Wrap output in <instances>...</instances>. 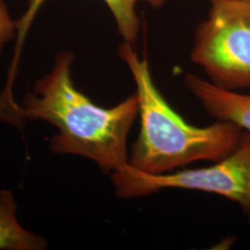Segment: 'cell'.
<instances>
[{
    "mask_svg": "<svg viewBox=\"0 0 250 250\" xmlns=\"http://www.w3.org/2000/svg\"><path fill=\"white\" fill-rule=\"evenodd\" d=\"M191 60L220 88H250V2L211 0L208 17L196 31Z\"/></svg>",
    "mask_w": 250,
    "mask_h": 250,
    "instance_id": "3957f363",
    "label": "cell"
},
{
    "mask_svg": "<svg viewBox=\"0 0 250 250\" xmlns=\"http://www.w3.org/2000/svg\"><path fill=\"white\" fill-rule=\"evenodd\" d=\"M16 33H18L17 23L11 18L6 3L0 0V55L4 45L15 37Z\"/></svg>",
    "mask_w": 250,
    "mask_h": 250,
    "instance_id": "52a82bcc",
    "label": "cell"
},
{
    "mask_svg": "<svg viewBox=\"0 0 250 250\" xmlns=\"http://www.w3.org/2000/svg\"><path fill=\"white\" fill-rule=\"evenodd\" d=\"M248 215H249V218H250V212Z\"/></svg>",
    "mask_w": 250,
    "mask_h": 250,
    "instance_id": "9c48e42d",
    "label": "cell"
},
{
    "mask_svg": "<svg viewBox=\"0 0 250 250\" xmlns=\"http://www.w3.org/2000/svg\"><path fill=\"white\" fill-rule=\"evenodd\" d=\"M117 197L124 199L150 196L163 189L202 191L226 197L250 212V134L243 133L239 146L214 165L150 174L135 170L128 163L112 171Z\"/></svg>",
    "mask_w": 250,
    "mask_h": 250,
    "instance_id": "277c9868",
    "label": "cell"
},
{
    "mask_svg": "<svg viewBox=\"0 0 250 250\" xmlns=\"http://www.w3.org/2000/svg\"><path fill=\"white\" fill-rule=\"evenodd\" d=\"M118 52L132 74L139 99L140 131L129 154L131 167L165 173L196 161H221L239 146L241 128L224 121L206 127L189 125L161 95L149 64L133 44L124 42Z\"/></svg>",
    "mask_w": 250,
    "mask_h": 250,
    "instance_id": "7a4b0ae2",
    "label": "cell"
},
{
    "mask_svg": "<svg viewBox=\"0 0 250 250\" xmlns=\"http://www.w3.org/2000/svg\"><path fill=\"white\" fill-rule=\"evenodd\" d=\"M73 54L60 53L52 71L36 82L22 105L17 104L5 122L22 127L27 120H41L57 127L51 151L77 155L114 171L128 162L127 142L139 115L136 93L112 107H100L77 89L71 75Z\"/></svg>",
    "mask_w": 250,
    "mask_h": 250,
    "instance_id": "6da1fadb",
    "label": "cell"
},
{
    "mask_svg": "<svg viewBox=\"0 0 250 250\" xmlns=\"http://www.w3.org/2000/svg\"><path fill=\"white\" fill-rule=\"evenodd\" d=\"M238 1H246V2H250V0H238Z\"/></svg>",
    "mask_w": 250,
    "mask_h": 250,
    "instance_id": "ba28073f",
    "label": "cell"
},
{
    "mask_svg": "<svg viewBox=\"0 0 250 250\" xmlns=\"http://www.w3.org/2000/svg\"><path fill=\"white\" fill-rule=\"evenodd\" d=\"M16 213L14 195L9 190H0V250H45V238L22 228Z\"/></svg>",
    "mask_w": 250,
    "mask_h": 250,
    "instance_id": "8992f818",
    "label": "cell"
},
{
    "mask_svg": "<svg viewBox=\"0 0 250 250\" xmlns=\"http://www.w3.org/2000/svg\"><path fill=\"white\" fill-rule=\"evenodd\" d=\"M185 85L208 115L229 122L250 134V95L220 88L196 74L185 76Z\"/></svg>",
    "mask_w": 250,
    "mask_h": 250,
    "instance_id": "5b68a950",
    "label": "cell"
}]
</instances>
